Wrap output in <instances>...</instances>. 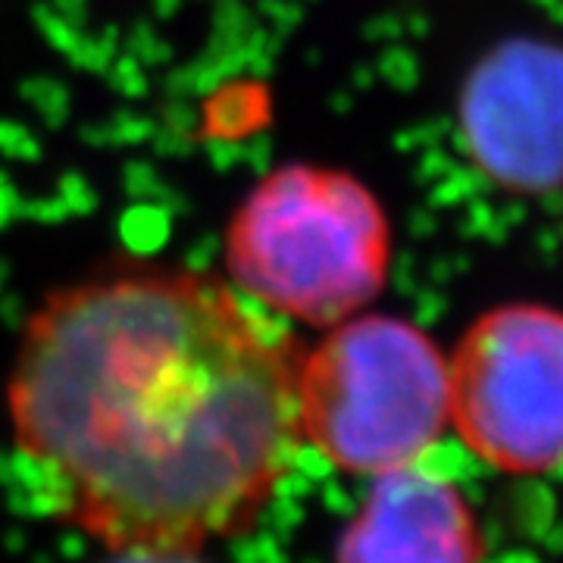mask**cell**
<instances>
[{
  "label": "cell",
  "mask_w": 563,
  "mask_h": 563,
  "mask_svg": "<svg viewBox=\"0 0 563 563\" xmlns=\"http://www.w3.org/2000/svg\"><path fill=\"white\" fill-rule=\"evenodd\" d=\"M301 357L285 317L198 269L54 291L7 391L20 470L107 551L242 536L298 457Z\"/></svg>",
  "instance_id": "obj_1"
},
{
  "label": "cell",
  "mask_w": 563,
  "mask_h": 563,
  "mask_svg": "<svg viewBox=\"0 0 563 563\" xmlns=\"http://www.w3.org/2000/svg\"><path fill=\"white\" fill-rule=\"evenodd\" d=\"M225 263L251 301L335 325L391 276V225L361 179L307 163L266 173L225 232Z\"/></svg>",
  "instance_id": "obj_2"
},
{
  "label": "cell",
  "mask_w": 563,
  "mask_h": 563,
  "mask_svg": "<svg viewBox=\"0 0 563 563\" xmlns=\"http://www.w3.org/2000/svg\"><path fill=\"white\" fill-rule=\"evenodd\" d=\"M298 432L322 461L379 476L422 461L448 429V357L420 322H335L298 366Z\"/></svg>",
  "instance_id": "obj_3"
},
{
  "label": "cell",
  "mask_w": 563,
  "mask_h": 563,
  "mask_svg": "<svg viewBox=\"0 0 563 563\" xmlns=\"http://www.w3.org/2000/svg\"><path fill=\"white\" fill-rule=\"evenodd\" d=\"M463 448L510 476L563 470V307L507 301L463 329L448 357Z\"/></svg>",
  "instance_id": "obj_4"
},
{
  "label": "cell",
  "mask_w": 563,
  "mask_h": 563,
  "mask_svg": "<svg viewBox=\"0 0 563 563\" xmlns=\"http://www.w3.org/2000/svg\"><path fill=\"white\" fill-rule=\"evenodd\" d=\"M454 132L485 185L526 201L563 195V38L495 41L463 79Z\"/></svg>",
  "instance_id": "obj_5"
},
{
  "label": "cell",
  "mask_w": 563,
  "mask_h": 563,
  "mask_svg": "<svg viewBox=\"0 0 563 563\" xmlns=\"http://www.w3.org/2000/svg\"><path fill=\"white\" fill-rule=\"evenodd\" d=\"M483 532L473 507L426 457L379 473L347 523L335 563H479Z\"/></svg>",
  "instance_id": "obj_6"
},
{
  "label": "cell",
  "mask_w": 563,
  "mask_h": 563,
  "mask_svg": "<svg viewBox=\"0 0 563 563\" xmlns=\"http://www.w3.org/2000/svg\"><path fill=\"white\" fill-rule=\"evenodd\" d=\"M269 91L263 81L225 79L203 95V110L198 117V139L242 141L257 135L269 122Z\"/></svg>",
  "instance_id": "obj_7"
},
{
  "label": "cell",
  "mask_w": 563,
  "mask_h": 563,
  "mask_svg": "<svg viewBox=\"0 0 563 563\" xmlns=\"http://www.w3.org/2000/svg\"><path fill=\"white\" fill-rule=\"evenodd\" d=\"M120 229L122 244L139 254V257H147V254H157L163 244L169 242V229H173V213L163 210L161 203L151 201H135L117 222Z\"/></svg>",
  "instance_id": "obj_8"
},
{
  "label": "cell",
  "mask_w": 563,
  "mask_h": 563,
  "mask_svg": "<svg viewBox=\"0 0 563 563\" xmlns=\"http://www.w3.org/2000/svg\"><path fill=\"white\" fill-rule=\"evenodd\" d=\"M117 54H120V29L103 25V32H98V35L81 32L76 47L69 51V60H73V66L88 69V73H107V66L117 60Z\"/></svg>",
  "instance_id": "obj_9"
},
{
  "label": "cell",
  "mask_w": 563,
  "mask_h": 563,
  "mask_svg": "<svg viewBox=\"0 0 563 563\" xmlns=\"http://www.w3.org/2000/svg\"><path fill=\"white\" fill-rule=\"evenodd\" d=\"M22 98L32 103L47 125H63L69 117V91L54 79L22 81Z\"/></svg>",
  "instance_id": "obj_10"
},
{
  "label": "cell",
  "mask_w": 563,
  "mask_h": 563,
  "mask_svg": "<svg viewBox=\"0 0 563 563\" xmlns=\"http://www.w3.org/2000/svg\"><path fill=\"white\" fill-rule=\"evenodd\" d=\"M129 54L141 63V66H163V63H169L173 57V47H169V41L163 38L161 32H154L147 22H139L132 32H129Z\"/></svg>",
  "instance_id": "obj_11"
},
{
  "label": "cell",
  "mask_w": 563,
  "mask_h": 563,
  "mask_svg": "<svg viewBox=\"0 0 563 563\" xmlns=\"http://www.w3.org/2000/svg\"><path fill=\"white\" fill-rule=\"evenodd\" d=\"M35 25H38V32L47 38L51 47H57L60 54L69 57V51L76 47V41H79L81 29L79 25H73L69 20H63L60 13L51 7V3H38L35 7Z\"/></svg>",
  "instance_id": "obj_12"
},
{
  "label": "cell",
  "mask_w": 563,
  "mask_h": 563,
  "mask_svg": "<svg viewBox=\"0 0 563 563\" xmlns=\"http://www.w3.org/2000/svg\"><path fill=\"white\" fill-rule=\"evenodd\" d=\"M107 76H110V85L125 98H144L151 88V81L144 76V66L132 54H125V57L117 54V60L107 66Z\"/></svg>",
  "instance_id": "obj_13"
},
{
  "label": "cell",
  "mask_w": 563,
  "mask_h": 563,
  "mask_svg": "<svg viewBox=\"0 0 563 563\" xmlns=\"http://www.w3.org/2000/svg\"><path fill=\"white\" fill-rule=\"evenodd\" d=\"M0 154H7L13 161L35 163L41 157V144L20 122L0 120Z\"/></svg>",
  "instance_id": "obj_14"
},
{
  "label": "cell",
  "mask_w": 563,
  "mask_h": 563,
  "mask_svg": "<svg viewBox=\"0 0 563 563\" xmlns=\"http://www.w3.org/2000/svg\"><path fill=\"white\" fill-rule=\"evenodd\" d=\"M103 563H207L201 551H166V548H122L110 551Z\"/></svg>",
  "instance_id": "obj_15"
},
{
  "label": "cell",
  "mask_w": 563,
  "mask_h": 563,
  "mask_svg": "<svg viewBox=\"0 0 563 563\" xmlns=\"http://www.w3.org/2000/svg\"><path fill=\"white\" fill-rule=\"evenodd\" d=\"M60 201L66 203L69 217H88L98 210V191L91 188V181L79 173H66L60 179Z\"/></svg>",
  "instance_id": "obj_16"
},
{
  "label": "cell",
  "mask_w": 563,
  "mask_h": 563,
  "mask_svg": "<svg viewBox=\"0 0 563 563\" xmlns=\"http://www.w3.org/2000/svg\"><path fill=\"white\" fill-rule=\"evenodd\" d=\"M154 122L139 113H117L113 120L107 122L110 132V144H147L154 135Z\"/></svg>",
  "instance_id": "obj_17"
},
{
  "label": "cell",
  "mask_w": 563,
  "mask_h": 563,
  "mask_svg": "<svg viewBox=\"0 0 563 563\" xmlns=\"http://www.w3.org/2000/svg\"><path fill=\"white\" fill-rule=\"evenodd\" d=\"M20 217L25 220H35V222H63L69 217V210H66V203L60 201V195L57 198H22L20 203Z\"/></svg>",
  "instance_id": "obj_18"
},
{
  "label": "cell",
  "mask_w": 563,
  "mask_h": 563,
  "mask_svg": "<svg viewBox=\"0 0 563 563\" xmlns=\"http://www.w3.org/2000/svg\"><path fill=\"white\" fill-rule=\"evenodd\" d=\"M261 10L266 20L276 25V32H288V29H295L298 22L303 20V10L301 3H295V0H261Z\"/></svg>",
  "instance_id": "obj_19"
},
{
  "label": "cell",
  "mask_w": 563,
  "mask_h": 563,
  "mask_svg": "<svg viewBox=\"0 0 563 563\" xmlns=\"http://www.w3.org/2000/svg\"><path fill=\"white\" fill-rule=\"evenodd\" d=\"M20 203L22 198L20 191H16V185L10 181V176L0 173V229L20 217Z\"/></svg>",
  "instance_id": "obj_20"
},
{
  "label": "cell",
  "mask_w": 563,
  "mask_h": 563,
  "mask_svg": "<svg viewBox=\"0 0 563 563\" xmlns=\"http://www.w3.org/2000/svg\"><path fill=\"white\" fill-rule=\"evenodd\" d=\"M217 247H220V242H217L213 235H203V239H198V242L188 247V254H185L188 269H198V273H203V269L213 263V257H217Z\"/></svg>",
  "instance_id": "obj_21"
},
{
  "label": "cell",
  "mask_w": 563,
  "mask_h": 563,
  "mask_svg": "<svg viewBox=\"0 0 563 563\" xmlns=\"http://www.w3.org/2000/svg\"><path fill=\"white\" fill-rule=\"evenodd\" d=\"M51 7L60 13L63 20H69L73 25H79L85 22V13H88V0H51Z\"/></svg>",
  "instance_id": "obj_22"
},
{
  "label": "cell",
  "mask_w": 563,
  "mask_h": 563,
  "mask_svg": "<svg viewBox=\"0 0 563 563\" xmlns=\"http://www.w3.org/2000/svg\"><path fill=\"white\" fill-rule=\"evenodd\" d=\"M0 317L10 322V325H16L22 329V322H25V310H22V303L13 298V295H0Z\"/></svg>",
  "instance_id": "obj_23"
},
{
  "label": "cell",
  "mask_w": 563,
  "mask_h": 563,
  "mask_svg": "<svg viewBox=\"0 0 563 563\" xmlns=\"http://www.w3.org/2000/svg\"><path fill=\"white\" fill-rule=\"evenodd\" d=\"M151 3H154V13H157L161 20H169V16L179 13L181 0H151Z\"/></svg>",
  "instance_id": "obj_24"
},
{
  "label": "cell",
  "mask_w": 563,
  "mask_h": 563,
  "mask_svg": "<svg viewBox=\"0 0 563 563\" xmlns=\"http://www.w3.org/2000/svg\"><path fill=\"white\" fill-rule=\"evenodd\" d=\"M7 279H10V266L0 261V295L7 291Z\"/></svg>",
  "instance_id": "obj_25"
}]
</instances>
